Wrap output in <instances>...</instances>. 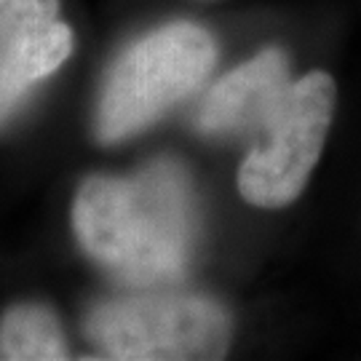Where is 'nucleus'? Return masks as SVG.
Here are the masks:
<instances>
[{"label": "nucleus", "mask_w": 361, "mask_h": 361, "mask_svg": "<svg viewBox=\"0 0 361 361\" xmlns=\"http://www.w3.org/2000/svg\"><path fill=\"white\" fill-rule=\"evenodd\" d=\"M73 46L59 0H0V129L73 56Z\"/></svg>", "instance_id": "nucleus-5"}, {"label": "nucleus", "mask_w": 361, "mask_h": 361, "mask_svg": "<svg viewBox=\"0 0 361 361\" xmlns=\"http://www.w3.org/2000/svg\"><path fill=\"white\" fill-rule=\"evenodd\" d=\"M217 43L195 22H169L137 38L107 70L94 110V140L118 145L142 134L204 86Z\"/></svg>", "instance_id": "nucleus-3"}, {"label": "nucleus", "mask_w": 361, "mask_h": 361, "mask_svg": "<svg viewBox=\"0 0 361 361\" xmlns=\"http://www.w3.org/2000/svg\"><path fill=\"white\" fill-rule=\"evenodd\" d=\"M73 233L80 249L123 284H180L193 268L201 235L193 180L171 158L129 174H91L75 190Z\"/></svg>", "instance_id": "nucleus-1"}, {"label": "nucleus", "mask_w": 361, "mask_h": 361, "mask_svg": "<svg viewBox=\"0 0 361 361\" xmlns=\"http://www.w3.org/2000/svg\"><path fill=\"white\" fill-rule=\"evenodd\" d=\"M0 359L3 361H62L70 345L62 324L43 302H13L0 313Z\"/></svg>", "instance_id": "nucleus-7"}, {"label": "nucleus", "mask_w": 361, "mask_h": 361, "mask_svg": "<svg viewBox=\"0 0 361 361\" xmlns=\"http://www.w3.org/2000/svg\"><path fill=\"white\" fill-rule=\"evenodd\" d=\"M83 332L94 359L214 361L233 345V316L219 300L174 286L134 289L94 302Z\"/></svg>", "instance_id": "nucleus-2"}, {"label": "nucleus", "mask_w": 361, "mask_h": 361, "mask_svg": "<svg viewBox=\"0 0 361 361\" xmlns=\"http://www.w3.org/2000/svg\"><path fill=\"white\" fill-rule=\"evenodd\" d=\"M289 80V56L276 46L262 49L204 94L195 110V126L207 137H252Z\"/></svg>", "instance_id": "nucleus-6"}, {"label": "nucleus", "mask_w": 361, "mask_h": 361, "mask_svg": "<svg viewBox=\"0 0 361 361\" xmlns=\"http://www.w3.org/2000/svg\"><path fill=\"white\" fill-rule=\"evenodd\" d=\"M335 104L337 86L329 73L310 70L289 80L249 137L235 174L238 195L249 207L284 209L305 193L332 129Z\"/></svg>", "instance_id": "nucleus-4"}]
</instances>
